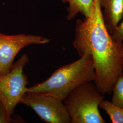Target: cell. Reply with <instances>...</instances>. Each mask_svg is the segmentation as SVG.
Returning a JSON list of instances; mask_svg holds the SVG:
<instances>
[{
  "label": "cell",
  "mask_w": 123,
  "mask_h": 123,
  "mask_svg": "<svg viewBox=\"0 0 123 123\" xmlns=\"http://www.w3.org/2000/svg\"><path fill=\"white\" fill-rule=\"evenodd\" d=\"M62 2L68 3L67 18L68 20L74 19L77 14L80 13L88 18L92 13L94 0H61Z\"/></svg>",
  "instance_id": "obj_8"
},
{
  "label": "cell",
  "mask_w": 123,
  "mask_h": 123,
  "mask_svg": "<svg viewBox=\"0 0 123 123\" xmlns=\"http://www.w3.org/2000/svg\"><path fill=\"white\" fill-rule=\"evenodd\" d=\"M50 39L34 35L19 34L8 35L0 33V77L12 69L18 53L24 47L31 45H45Z\"/></svg>",
  "instance_id": "obj_6"
},
{
  "label": "cell",
  "mask_w": 123,
  "mask_h": 123,
  "mask_svg": "<svg viewBox=\"0 0 123 123\" xmlns=\"http://www.w3.org/2000/svg\"></svg>",
  "instance_id": "obj_13"
},
{
  "label": "cell",
  "mask_w": 123,
  "mask_h": 123,
  "mask_svg": "<svg viewBox=\"0 0 123 123\" xmlns=\"http://www.w3.org/2000/svg\"><path fill=\"white\" fill-rule=\"evenodd\" d=\"M74 46L80 57L92 56L93 82L103 94L111 95L114 83L123 74V42L114 39L104 22L98 0L91 15L76 22Z\"/></svg>",
  "instance_id": "obj_1"
},
{
  "label": "cell",
  "mask_w": 123,
  "mask_h": 123,
  "mask_svg": "<svg viewBox=\"0 0 123 123\" xmlns=\"http://www.w3.org/2000/svg\"><path fill=\"white\" fill-rule=\"evenodd\" d=\"M29 60L26 53L22 54L8 73L0 77V100L10 117L24 95L27 92L28 77L24 73V67Z\"/></svg>",
  "instance_id": "obj_4"
},
{
  "label": "cell",
  "mask_w": 123,
  "mask_h": 123,
  "mask_svg": "<svg viewBox=\"0 0 123 123\" xmlns=\"http://www.w3.org/2000/svg\"><path fill=\"white\" fill-rule=\"evenodd\" d=\"M104 99L93 82L75 89L63 100L71 123H105L98 110Z\"/></svg>",
  "instance_id": "obj_3"
},
{
  "label": "cell",
  "mask_w": 123,
  "mask_h": 123,
  "mask_svg": "<svg viewBox=\"0 0 123 123\" xmlns=\"http://www.w3.org/2000/svg\"><path fill=\"white\" fill-rule=\"evenodd\" d=\"M13 121V119L8 115L5 106L0 100V123H9Z\"/></svg>",
  "instance_id": "obj_11"
},
{
  "label": "cell",
  "mask_w": 123,
  "mask_h": 123,
  "mask_svg": "<svg viewBox=\"0 0 123 123\" xmlns=\"http://www.w3.org/2000/svg\"><path fill=\"white\" fill-rule=\"evenodd\" d=\"M99 107L105 111L112 123H123V108L117 107L106 100L101 102Z\"/></svg>",
  "instance_id": "obj_9"
},
{
  "label": "cell",
  "mask_w": 123,
  "mask_h": 123,
  "mask_svg": "<svg viewBox=\"0 0 123 123\" xmlns=\"http://www.w3.org/2000/svg\"><path fill=\"white\" fill-rule=\"evenodd\" d=\"M111 36L114 39L123 42V20L119 23Z\"/></svg>",
  "instance_id": "obj_12"
},
{
  "label": "cell",
  "mask_w": 123,
  "mask_h": 123,
  "mask_svg": "<svg viewBox=\"0 0 123 123\" xmlns=\"http://www.w3.org/2000/svg\"><path fill=\"white\" fill-rule=\"evenodd\" d=\"M111 94L112 104L118 107L123 108V74L116 80L113 88Z\"/></svg>",
  "instance_id": "obj_10"
},
{
  "label": "cell",
  "mask_w": 123,
  "mask_h": 123,
  "mask_svg": "<svg viewBox=\"0 0 123 123\" xmlns=\"http://www.w3.org/2000/svg\"><path fill=\"white\" fill-rule=\"evenodd\" d=\"M94 79L92 57L84 55L77 60L59 68L46 80L27 88V92H45L63 101L75 89L93 82Z\"/></svg>",
  "instance_id": "obj_2"
},
{
  "label": "cell",
  "mask_w": 123,
  "mask_h": 123,
  "mask_svg": "<svg viewBox=\"0 0 123 123\" xmlns=\"http://www.w3.org/2000/svg\"><path fill=\"white\" fill-rule=\"evenodd\" d=\"M104 22L112 35L123 18V0H98Z\"/></svg>",
  "instance_id": "obj_7"
},
{
  "label": "cell",
  "mask_w": 123,
  "mask_h": 123,
  "mask_svg": "<svg viewBox=\"0 0 123 123\" xmlns=\"http://www.w3.org/2000/svg\"><path fill=\"white\" fill-rule=\"evenodd\" d=\"M20 104L30 107L46 123H71L63 101L48 93L27 92Z\"/></svg>",
  "instance_id": "obj_5"
}]
</instances>
